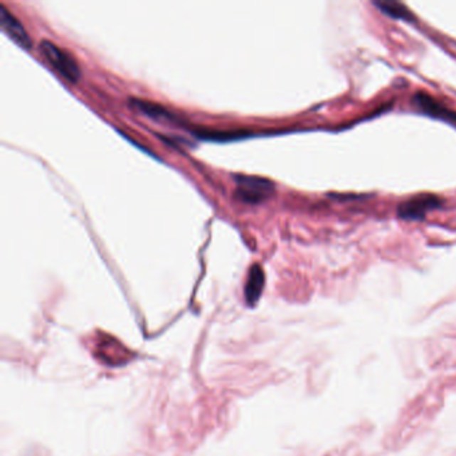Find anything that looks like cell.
<instances>
[{
    "label": "cell",
    "mask_w": 456,
    "mask_h": 456,
    "mask_svg": "<svg viewBox=\"0 0 456 456\" xmlns=\"http://www.w3.org/2000/svg\"><path fill=\"white\" fill-rule=\"evenodd\" d=\"M235 184L237 190L234 197L250 205L267 201L275 191V184L270 179L255 176H235Z\"/></svg>",
    "instance_id": "obj_1"
},
{
    "label": "cell",
    "mask_w": 456,
    "mask_h": 456,
    "mask_svg": "<svg viewBox=\"0 0 456 456\" xmlns=\"http://www.w3.org/2000/svg\"><path fill=\"white\" fill-rule=\"evenodd\" d=\"M41 53L45 56L46 60L55 68L63 78L67 79L71 83L78 82L80 78V68H79L77 60L70 53L59 48L55 43L50 41L41 42Z\"/></svg>",
    "instance_id": "obj_2"
},
{
    "label": "cell",
    "mask_w": 456,
    "mask_h": 456,
    "mask_svg": "<svg viewBox=\"0 0 456 456\" xmlns=\"http://www.w3.org/2000/svg\"><path fill=\"white\" fill-rule=\"evenodd\" d=\"M443 200L435 194L422 193L413 196L398 206V217L404 221H422L427 213L442 208Z\"/></svg>",
    "instance_id": "obj_3"
},
{
    "label": "cell",
    "mask_w": 456,
    "mask_h": 456,
    "mask_svg": "<svg viewBox=\"0 0 456 456\" xmlns=\"http://www.w3.org/2000/svg\"><path fill=\"white\" fill-rule=\"evenodd\" d=\"M412 103H413L415 109H418L419 112L427 117H431L434 120H439L443 122L451 123V124H456V112L448 109L443 103H440L439 100L431 97L430 94H427L425 91L415 92V95L412 97Z\"/></svg>",
    "instance_id": "obj_4"
},
{
    "label": "cell",
    "mask_w": 456,
    "mask_h": 456,
    "mask_svg": "<svg viewBox=\"0 0 456 456\" xmlns=\"http://www.w3.org/2000/svg\"><path fill=\"white\" fill-rule=\"evenodd\" d=\"M95 348V355L109 366H122L129 360V351L112 336L100 337Z\"/></svg>",
    "instance_id": "obj_5"
},
{
    "label": "cell",
    "mask_w": 456,
    "mask_h": 456,
    "mask_svg": "<svg viewBox=\"0 0 456 456\" xmlns=\"http://www.w3.org/2000/svg\"><path fill=\"white\" fill-rule=\"evenodd\" d=\"M0 26L1 30L7 33L16 45L21 46L23 48H31L33 43L24 26L11 11H9V9L4 4L0 6Z\"/></svg>",
    "instance_id": "obj_6"
},
{
    "label": "cell",
    "mask_w": 456,
    "mask_h": 456,
    "mask_svg": "<svg viewBox=\"0 0 456 456\" xmlns=\"http://www.w3.org/2000/svg\"><path fill=\"white\" fill-rule=\"evenodd\" d=\"M265 287V275L261 265L255 264L249 269L246 284H245V301L249 307H253L260 300Z\"/></svg>",
    "instance_id": "obj_7"
},
{
    "label": "cell",
    "mask_w": 456,
    "mask_h": 456,
    "mask_svg": "<svg viewBox=\"0 0 456 456\" xmlns=\"http://www.w3.org/2000/svg\"><path fill=\"white\" fill-rule=\"evenodd\" d=\"M130 105L133 106V109L138 110L139 112H142L144 115L152 118V120H156V121H159V122H179V120H177L171 112H167L164 106H159V105H156V103H153V102H147V100H130Z\"/></svg>",
    "instance_id": "obj_8"
},
{
    "label": "cell",
    "mask_w": 456,
    "mask_h": 456,
    "mask_svg": "<svg viewBox=\"0 0 456 456\" xmlns=\"http://www.w3.org/2000/svg\"><path fill=\"white\" fill-rule=\"evenodd\" d=\"M373 6H376L380 11L383 12L384 15L390 16L392 19L408 23L416 22V16L413 15V12L401 1L378 0V1H373Z\"/></svg>",
    "instance_id": "obj_9"
}]
</instances>
